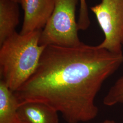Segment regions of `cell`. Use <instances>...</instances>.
I'll return each mask as SVG.
<instances>
[{
    "label": "cell",
    "instance_id": "277c9868",
    "mask_svg": "<svg viewBox=\"0 0 123 123\" xmlns=\"http://www.w3.org/2000/svg\"><path fill=\"white\" fill-rule=\"evenodd\" d=\"M105 35L98 47L121 54L123 44V0H102L91 7Z\"/></svg>",
    "mask_w": 123,
    "mask_h": 123
},
{
    "label": "cell",
    "instance_id": "ba28073f",
    "mask_svg": "<svg viewBox=\"0 0 123 123\" xmlns=\"http://www.w3.org/2000/svg\"><path fill=\"white\" fill-rule=\"evenodd\" d=\"M19 101L14 92L0 81V123H19Z\"/></svg>",
    "mask_w": 123,
    "mask_h": 123
},
{
    "label": "cell",
    "instance_id": "52a82bcc",
    "mask_svg": "<svg viewBox=\"0 0 123 123\" xmlns=\"http://www.w3.org/2000/svg\"><path fill=\"white\" fill-rule=\"evenodd\" d=\"M18 4L12 0H0V45L16 31L19 22Z\"/></svg>",
    "mask_w": 123,
    "mask_h": 123
},
{
    "label": "cell",
    "instance_id": "5b68a950",
    "mask_svg": "<svg viewBox=\"0 0 123 123\" xmlns=\"http://www.w3.org/2000/svg\"><path fill=\"white\" fill-rule=\"evenodd\" d=\"M24 19L20 33L26 34L42 30L48 22L55 7V0H22Z\"/></svg>",
    "mask_w": 123,
    "mask_h": 123
},
{
    "label": "cell",
    "instance_id": "9c48e42d",
    "mask_svg": "<svg viewBox=\"0 0 123 123\" xmlns=\"http://www.w3.org/2000/svg\"><path fill=\"white\" fill-rule=\"evenodd\" d=\"M80 9L78 26L79 30H85L90 24L86 0H79Z\"/></svg>",
    "mask_w": 123,
    "mask_h": 123
},
{
    "label": "cell",
    "instance_id": "7c38bea8",
    "mask_svg": "<svg viewBox=\"0 0 123 123\" xmlns=\"http://www.w3.org/2000/svg\"><path fill=\"white\" fill-rule=\"evenodd\" d=\"M12 0L18 3H20V4H21L22 1V0Z\"/></svg>",
    "mask_w": 123,
    "mask_h": 123
},
{
    "label": "cell",
    "instance_id": "7a4b0ae2",
    "mask_svg": "<svg viewBox=\"0 0 123 123\" xmlns=\"http://www.w3.org/2000/svg\"><path fill=\"white\" fill-rule=\"evenodd\" d=\"M42 30L21 34L15 31L0 45L2 80L15 92L35 72L46 46L39 44Z\"/></svg>",
    "mask_w": 123,
    "mask_h": 123
},
{
    "label": "cell",
    "instance_id": "3957f363",
    "mask_svg": "<svg viewBox=\"0 0 123 123\" xmlns=\"http://www.w3.org/2000/svg\"><path fill=\"white\" fill-rule=\"evenodd\" d=\"M79 0H55L53 13L41 33V45L73 47L81 43L76 21V9Z\"/></svg>",
    "mask_w": 123,
    "mask_h": 123
},
{
    "label": "cell",
    "instance_id": "8fae6325",
    "mask_svg": "<svg viewBox=\"0 0 123 123\" xmlns=\"http://www.w3.org/2000/svg\"><path fill=\"white\" fill-rule=\"evenodd\" d=\"M99 123H117L115 121L111 119H106Z\"/></svg>",
    "mask_w": 123,
    "mask_h": 123
},
{
    "label": "cell",
    "instance_id": "30bf717a",
    "mask_svg": "<svg viewBox=\"0 0 123 123\" xmlns=\"http://www.w3.org/2000/svg\"><path fill=\"white\" fill-rule=\"evenodd\" d=\"M114 93L117 102L119 104H123V74L114 83Z\"/></svg>",
    "mask_w": 123,
    "mask_h": 123
},
{
    "label": "cell",
    "instance_id": "6da1fadb",
    "mask_svg": "<svg viewBox=\"0 0 123 123\" xmlns=\"http://www.w3.org/2000/svg\"><path fill=\"white\" fill-rule=\"evenodd\" d=\"M123 63V54L84 44L45 47L34 74L14 92L19 103L44 104L68 123L87 122L98 113L95 98Z\"/></svg>",
    "mask_w": 123,
    "mask_h": 123
},
{
    "label": "cell",
    "instance_id": "8992f818",
    "mask_svg": "<svg viewBox=\"0 0 123 123\" xmlns=\"http://www.w3.org/2000/svg\"><path fill=\"white\" fill-rule=\"evenodd\" d=\"M58 112L41 103H19L18 110L19 123H58Z\"/></svg>",
    "mask_w": 123,
    "mask_h": 123
}]
</instances>
